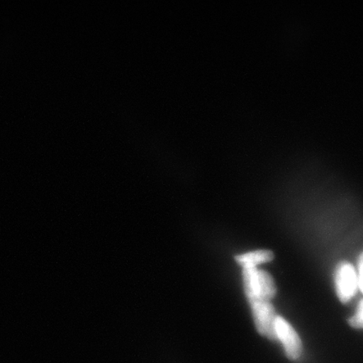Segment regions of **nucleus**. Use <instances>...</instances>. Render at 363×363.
<instances>
[{
  "label": "nucleus",
  "mask_w": 363,
  "mask_h": 363,
  "mask_svg": "<svg viewBox=\"0 0 363 363\" xmlns=\"http://www.w3.org/2000/svg\"><path fill=\"white\" fill-rule=\"evenodd\" d=\"M245 293L249 303L263 301H270L275 296L276 287L272 276L256 267H243Z\"/></svg>",
  "instance_id": "f257e3e1"
},
{
  "label": "nucleus",
  "mask_w": 363,
  "mask_h": 363,
  "mask_svg": "<svg viewBox=\"0 0 363 363\" xmlns=\"http://www.w3.org/2000/svg\"><path fill=\"white\" fill-rule=\"evenodd\" d=\"M258 333L272 340H278L276 333V315L274 307L270 301H258L250 303Z\"/></svg>",
  "instance_id": "f03ea898"
},
{
  "label": "nucleus",
  "mask_w": 363,
  "mask_h": 363,
  "mask_svg": "<svg viewBox=\"0 0 363 363\" xmlns=\"http://www.w3.org/2000/svg\"><path fill=\"white\" fill-rule=\"evenodd\" d=\"M335 283L340 302L350 301L359 287L356 271L350 263H340L335 271Z\"/></svg>",
  "instance_id": "7ed1b4c3"
},
{
  "label": "nucleus",
  "mask_w": 363,
  "mask_h": 363,
  "mask_svg": "<svg viewBox=\"0 0 363 363\" xmlns=\"http://www.w3.org/2000/svg\"><path fill=\"white\" fill-rule=\"evenodd\" d=\"M276 333L278 340L284 345L286 356L290 360H298L302 355V342L292 325L284 318L278 316L276 320Z\"/></svg>",
  "instance_id": "20e7f679"
},
{
  "label": "nucleus",
  "mask_w": 363,
  "mask_h": 363,
  "mask_svg": "<svg viewBox=\"0 0 363 363\" xmlns=\"http://www.w3.org/2000/svg\"><path fill=\"white\" fill-rule=\"evenodd\" d=\"M274 257V253L269 251V250H258V251L239 255L235 257V260L243 267H257L261 263L272 261Z\"/></svg>",
  "instance_id": "39448f33"
},
{
  "label": "nucleus",
  "mask_w": 363,
  "mask_h": 363,
  "mask_svg": "<svg viewBox=\"0 0 363 363\" xmlns=\"http://www.w3.org/2000/svg\"><path fill=\"white\" fill-rule=\"evenodd\" d=\"M348 323L353 328L363 329V301L358 305L355 314L349 319Z\"/></svg>",
  "instance_id": "423d86ee"
},
{
  "label": "nucleus",
  "mask_w": 363,
  "mask_h": 363,
  "mask_svg": "<svg viewBox=\"0 0 363 363\" xmlns=\"http://www.w3.org/2000/svg\"><path fill=\"white\" fill-rule=\"evenodd\" d=\"M358 284L363 292V254L359 261V277H358Z\"/></svg>",
  "instance_id": "0eeeda50"
}]
</instances>
